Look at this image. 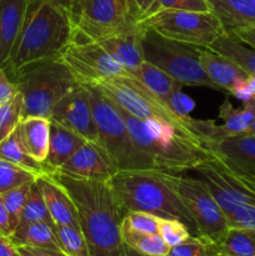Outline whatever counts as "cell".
<instances>
[{
  "label": "cell",
  "mask_w": 255,
  "mask_h": 256,
  "mask_svg": "<svg viewBox=\"0 0 255 256\" xmlns=\"http://www.w3.org/2000/svg\"><path fill=\"white\" fill-rule=\"evenodd\" d=\"M36 176L32 172L0 158V194L20 185L35 182Z\"/></svg>",
  "instance_id": "836d02e7"
},
{
  "label": "cell",
  "mask_w": 255,
  "mask_h": 256,
  "mask_svg": "<svg viewBox=\"0 0 255 256\" xmlns=\"http://www.w3.org/2000/svg\"><path fill=\"white\" fill-rule=\"evenodd\" d=\"M52 119L42 116H25L20 122L19 129L22 144L36 162L44 164L49 152Z\"/></svg>",
  "instance_id": "603a6c76"
},
{
  "label": "cell",
  "mask_w": 255,
  "mask_h": 256,
  "mask_svg": "<svg viewBox=\"0 0 255 256\" xmlns=\"http://www.w3.org/2000/svg\"><path fill=\"white\" fill-rule=\"evenodd\" d=\"M0 256H22L12 239L2 232H0Z\"/></svg>",
  "instance_id": "7bdbcfd3"
},
{
  "label": "cell",
  "mask_w": 255,
  "mask_h": 256,
  "mask_svg": "<svg viewBox=\"0 0 255 256\" xmlns=\"http://www.w3.org/2000/svg\"><path fill=\"white\" fill-rule=\"evenodd\" d=\"M200 62L209 79L220 92H230L242 102L255 95V78L250 76L229 58L212 49H202Z\"/></svg>",
  "instance_id": "5bb4252c"
},
{
  "label": "cell",
  "mask_w": 255,
  "mask_h": 256,
  "mask_svg": "<svg viewBox=\"0 0 255 256\" xmlns=\"http://www.w3.org/2000/svg\"><path fill=\"white\" fill-rule=\"evenodd\" d=\"M242 66L250 76L255 78V50L242 44L234 35L224 32L209 48Z\"/></svg>",
  "instance_id": "83f0119b"
},
{
  "label": "cell",
  "mask_w": 255,
  "mask_h": 256,
  "mask_svg": "<svg viewBox=\"0 0 255 256\" xmlns=\"http://www.w3.org/2000/svg\"><path fill=\"white\" fill-rule=\"evenodd\" d=\"M10 239L16 246L60 250L56 232H55V225L49 222H39L24 226H18Z\"/></svg>",
  "instance_id": "d4e9b609"
},
{
  "label": "cell",
  "mask_w": 255,
  "mask_h": 256,
  "mask_svg": "<svg viewBox=\"0 0 255 256\" xmlns=\"http://www.w3.org/2000/svg\"><path fill=\"white\" fill-rule=\"evenodd\" d=\"M18 249H19L22 256H36L28 246H18Z\"/></svg>",
  "instance_id": "f907efd6"
},
{
  "label": "cell",
  "mask_w": 255,
  "mask_h": 256,
  "mask_svg": "<svg viewBox=\"0 0 255 256\" xmlns=\"http://www.w3.org/2000/svg\"><path fill=\"white\" fill-rule=\"evenodd\" d=\"M118 170L102 142L86 140L58 172L78 179L109 182Z\"/></svg>",
  "instance_id": "2e32d148"
},
{
  "label": "cell",
  "mask_w": 255,
  "mask_h": 256,
  "mask_svg": "<svg viewBox=\"0 0 255 256\" xmlns=\"http://www.w3.org/2000/svg\"><path fill=\"white\" fill-rule=\"evenodd\" d=\"M210 12L222 22L224 32L232 34L255 28V0H206Z\"/></svg>",
  "instance_id": "ffe728a7"
},
{
  "label": "cell",
  "mask_w": 255,
  "mask_h": 256,
  "mask_svg": "<svg viewBox=\"0 0 255 256\" xmlns=\"http://www.w3.org/2000/svg\"><path fill=\"white\" fill-rule=\"evenodd\" d=\"M22 109L24 102L19 92L14 98L0 105V142L19 126L22 119Z\"/></svg>",
  "instance_id": "d6a6232c"
},
{
  "label": "cell",
  "mask_w": 255,
  "mask_h": 256,
  "mask_svg": "<svg viewBox=\"0 0 255 256\" xmlns=\"http://www.w3.org/2000/svg\"><path fill=\"white\" fill-rule=\"evenodd\" d=\"M159 235L168 246L172 248L180 244L192 236L189 228L178 219H159Z\"/></svg>",
  "instance_id": "74e56055"
},
{
  "label": "cell",
  "mask_w": 255,
  "mask_h": 256,
  "mask_svg": "<svg viewBox=\"0 0 255 256\" xmlns=\"http://www.w3.org/2000/svg\"><path fill=\"white\" fill-rule=\"evenodd\" d=\"M85 2H86V0H70L69 14H70V19H72L74 26H76L78 22H79L80 16H82V9H84Z\"/></svg>",
  "instance_id": "f6af8a7d"
},
{
  "label": "cell",
  "mask_w": 255,
  "mask_h": 256,
  "mask_svg": "<svg viewBox=\"0 0 255 256\" xmlns=\"http://www.w3.org/2000/svg\"><path fill=\"white\" fill-rule=\"evenodd\" d=\"M18 94L16 85L8 76L4 68L0 66V105L6 102Z\"/></svg>",
  "instance_id": "60d3db41"
},
{
  "label": "cell",
  "mask_w": 255,
  "mask_h": 256,
  "mask_svg": "<svg viewBox=\"0 0 255 256\" xmlns=\"http://www.w3.org/2000/svg\"><path fill=\"white\" fill-rule=\"evenodd\" d=\"M79 84H95L128 72L115 62L98 42H72L60 58Z\"/></svg>",
  "instance_id": "4fadbf2b"
},
{
  "label": "cell",
  "mask_w": 255,
  "mask_h": 256,
  "mask_svg": "<svg viewBox=\"0 0 255 256\" xmlns=\"http://www.w3.org/2000/svg\"><path fill=\"white\" fill-rule=\"evenodd\" d=\"M175 185L182 202L196 224L199 236L218 245L226 234L229 225L224 212L206 184L200 178L175 174Z\"/></svg>",
  "instance_id": "7c38bea8"
},
{
  "label": "cell",
  "mask_w": 255,
  "mask_h": 256,
  "mask_svg": "<svg viewBox=\"0 0 255 256\" xmlns=\"http://www.w3.org/2000/svg\"><path fill=\"white\" fill-rule=\"evenodd\" d=\"M98 42L115 62H119L126 70L128 74L145 62L142 49L140 25L136 29L112 35V36L99 40Z\"/></svg>",
  "instance_id": "d6986e66"
},
{
  "label": "cell",
  "mask_w": 255,
  "mask_h": 256,
  "mask_svg": "<svg viewBox=\"0 0 255 256\" xmlns=\"http://www.w3.org/2000/svg\"><path fill=\"white\" fill-rule=\"evenodd\" d=\"M124 256H152V255H144V254H140V252H135V250L130 249V248L125 246ZM164 256H168V255H164Z\"/></svg>",
  "instance_id": "681fc988"
},
{
  "label": "cell",
  "mask_w": 255,
  "mask_h": 256,
  "mask_svg": "<svg viewBox=\"0 0 255 256\" xmlns=\"http://www.w3.org/2000/svg\"><path fill=\"white\" fill-rule=\"evenodd\" d=\"M60 250L68 256H90L82 229L70 225H55Z\"/></svg>",
  "instance_id": "1f68e13d"
},
{
  "label": "cell",
  "mask_w": 255,
  "mask_h": 256,
  "mask_svg": "<svg viewBox=\"0 0 255 256\" xmlns=\"http://www.w3.org/2000/svg\"><path fill=\"white\" fill-rule=\"evenodd\" d=\"M109 184L125 212H145L162 219H178L199 236L196 224L182 202L175 174L158 169L118 170Z\"/></svg>",
  "instance_id": "3957f363"
},
{
  "label": "cell",
  "mask_w": 255,
  "mask_h": 256,
  "mask_svg": "<svg viewBox=\"0 0 255 256\" xmlns=\"http://www.w3.org/2000/svg\"><path fill=\"white\" fill-rule=\"evenodd\" d=\"M25 0H0V66L4 68L24 22Z\"/></svg>",
  "instance_id": "44dd1931"
},
{
  "label": "cell",
  "mask_w": 255,
  "mask_h": 256,
  "mask_svg": "<svg viewBox=\"0 0 255 256\" xmlns=\"http://www.w3.org/2000/svg\"><path fill=\"white\" fill-rule=\"evenodd\" d=\"M238 40L242 42V44L248 45L249 48L255 50V28H249V29H242L234 32L232 34Z\"/></svg>",
  "instance_id": "ee69618b"
},
{
  "label": "cell",
  "mask_w": 255,
  "mask_h": 256,
  "mask_svg": "<svg viewBox=\"0 0 255 256\" xmlns=\"http://www.w3.org/2000/svg\"><path fill=\"white\" fill-rule=\"evenodd\" d=\"M74 24L66 9L42 0L26 8L18 39L4 70L12 78L32 65L60 59L72 42Z\"/></svg>",
  "instance_id": "7a4b0ae2"
},
{
  "label": "cell",
  "mask_w": 255,
  "mask_h": 256,
  "mask_svg": "<svg viewBox=\"0 0 255 256\" xmlns=\"http://www.w3.org/2000/svg\"><path fill=\"white\" fill-rule=\"evenodd\" d=\"M162 10H190V12H210L206 0H154L148 12L140 18L150 16Z\"/></svg>",
  "instance_id": "8d00e7d4"
},
{
  "label": "cell",
  "mask_w": 255,
  "mask_h": 256,
  "mask_svg": "<svg viewBox=\"0 0 255 256\" xmlns=\"http://www.w3.org/2000/svg\"><path fill=\"white\" fill-rule=\"evenodd\" d=\"M42 2V0H25V4H26V8L32 6V5L36 4V2ZM49 2H54V4L59 5V6L64 8V9H66L68 12H69V5H70V0H49Z\"/></svg>",
  "instance_id": "c3c4849f"
},
{
  "label": "cell",
  "mask_w": 255,
  "mask_h": 256,
  "mask_svg": "<svg viewBox=\"0 0 255 256\" xmlns=\"http://www.w3.org/2000/svg\"><path fill=\"white\" fill-rule=\"evenodd\" d=\"M216 249L220 256H255V230L229 228Z\"/></svg>",
  "instance_id": "f546056e"
},
{
  "label": "cell",
  "mask_w": 255,
  "mask_h": 256,
  "mask_svg": "<svg viewBox=\"0 0 255 256\" xmlns=\"http://www.w3.org/2000/svg\"><path fill=\"white\" fill-rule=\"evenodd\" d=\"M142 49L145 62L164 70L182 85L218 90L202 69L200 48L168 39L154 30L142 28Z\"/></svg>",
  "instance_id": "ba28073f"
},
{
  "label": "cell",
  "mask_w": 255,
  "mask_h": 256,
  "mask_svg": "<svg viewBox=\"0 0 255 256\" xmlns=\"http://www.w3.org/2000/svg\"><path fill=\"white\" fill-rule=\"evenodd\" d=\"M52 175L69 192L76 206L90 256H124L122 222L126 212L109 182L78 179L59 172Z\"/></svg>",
  "instance_id": "6da1fadb"
},
{
  "label": "cell",
  "mask_w": 255,
  "mask_h": 256,
  "mask_svg": "<svg viewBox=\"0 0 255 256\" xmlns=\"http://www.w3.org/2000/svg\"><path fill=\"white\" fill-rule=\"evenodd\" d=\"M35 182L42 192L54 224L80 228L76 206L69 192L58 182L56 178L52 174H44L38 176Z\"/></svg>",
  "instance_id": "e0dca14e"
},
{
  "label": "cell",
  "mask_w": 255,
  "mask_h": 256,
  "mask_svg": "<svg viewBox=\"0 0 255 256\" xmlns=\"http://www.w3.org/2000/svg\"><path fill=\"white\" fill-rule=\"evenodd\" d=\"M122 239L125 246L144 255L164 256L170 249L159 234L139 232L125 222H122Z\"/></svg>",
  "instance_id": "f1b7e54d"
},
{
  "label": "cell",
  "mask_w": 255,
  "mask_h": 256,
  "mask_svg": "<svg viewBox=\"0 0 255 256\" xmlns=\"http://www.w3.org/2000/svg\"><path fill=\"white\" fill-rule=\"evenodd\" d=\"M89 94L98 136L119 170L154 169L132 142L119 108L94 84H82Z\"/></svg>",
  "instance_id": "52a82bcc"
},
{
  "label": "cell",
  "mask_w": 255,
  "mask_h": 256,
  "mask_svg": "<svg viewBox=\"0 0 255 256\" xmlns=\"http://www.w3.org/2000/svg\"><path fill=\"white\" fill-rule=\"evenodd\" d=\"M226 216L239 205H255V188L250 176L215 155L194 169Z\"/></svg>",
  "instance_id": "8fae6325"
},
{
  "label": "cell",
  "mask_w": 255,
  "mask_h": 256,
  "mask_svg": "<svg viewBox=\"0 0 255 256\" xmlns=\"http://www.w3.org/2000/svg\"><path fill=\"white\" fill-rule=\"evenodd\" d=\"M254 98H255V95H254ZM244 134H254L255 135V119H254V122H252V126H250V129L248 130L246 132H244Z\"/></svg>",
  "instance_id": "816d5d0a"
},
{
  "label": "cell",
  "mask_w": 255,
  "mask_h": 256,
  "mask_svg": "<svg viewBox=\"0 0 255 256\" xmlns=\"http://www.w3.org/2000/svg\"><path fill=\"white\" fill-rule=\"evenodd\" d=\"M159 219L160 218L145 212H126L122 222L139 232L159 234Z\"/></svg>",
  "instance_id": "f35d334b"
},
{
  "label": "cell",
  "mask_w": 255,
  "mask_h": 256,
  "mask_svg": "<svg viewBox=\"0 0 255 256\" xmlns=\"http://www.w3.org/2000/svg\"><path fill=\"white\" fill-rule=\"evenodd\" d=\"M49 222V224L55 225L52 219V215H50L49 210H48L46 204H45L44 198H42V192H40L36 182H34V184H32V190H30L29 196H28L26 202H25L24 205V209H22V214H20V219H19V224H18V226H24V225L32 224V222Z\"/></svg>",
  "instance_id": "4dcf8cb0"
},
{
  "label": "cell",
  "mask_w": 255,
  "mask_h": 256,
  "mask_svg": "<svg viewBox=\"0 0 255 256\" xmlns=\"http://www.w3.org/2000/svg\"><path fill=\"white\" fill-rule=\"evenodd\" d=\"M142 28L154 30L162 36L184 44L209 49L224 28L212 12L162 10L139 20Z\"/></svg>",
  "instance_id": "9c48e42d"
},
{
  "label": "cell",
  "mask_w": 255,
  "mask_h": 256,
  "mask_svg": "<svg viewBox=\"0 0 255 256\" xmlns=\"http://www.w3.org/2000/svg\"><path fill=\"white\" fill-rule=\"evenodd\" d=\"M0 158L32 172L35 176H40L44 174H52L46 165L36 162L32 155L28 152L22 144L19 129H15L4 142H0Z\"/></svg>",
  "instance_id": "4316f807"
},
{
  "label": "cell",
  "mask_w": 255,
  "mask_h": 256,
  "mask_svg": "<svg viewBox=\"0 0 255 256\" xmlns=\"http://www.w3.org/2000/svg\"><path fill=\"white\" fill-rule=\"evenodd\" d=\"M219 118L222 120V125H220L222 136L244 134L255 119V98L242 102V109L232 106L226 98L219 108Z\"/></svg>",
  "instance_id": "484cf974"
},
{
  "label": "cell",
  "mask_w": 255,
  "mask_h": 256,
  "mask_svg": "<svg viewBox=\"0 0 255 256\" xmlns=\"http://www.w3.org/2000/svg\"><path fill=\"white\" fill-rule=\"evenodd\" d=\"M206 146L235 169L245 174L255 172L254 134L226 135L206 142Z\"/></svg>",
  "instance_id": "ac0fdd59"
},
{
  "label": "cell",
  "mask_w": 255,
  "mask_h": 256,
  "mask_svg": "<svg viewBox=\"0 0 255 256\" xmlns=\"http://www.w3.org/2000/svg\"><path fill=\"white\" fill-rule=\"evenodd\" d=\"M168 105L175 114L180 115L182 118L190 116V112L194 110L195 102L192 98L182 92V89L172 92V96L168 100Z\"/></svg>",
  "instance_id": "ab89813d"
},
{
  "label": "cell",
  "mask_w": 255,
  "mask_h": 256,
  "mask_svg": "<svg viewBox=\"0 0 255 256\" xmlns=\"http://www.w3.org/2000/svg\"><path fill=\"white\" fill-rule=\"evenodd\" d=\"M132 0H86L72 42H99L139 26Z\"/></svg>",
  "instance_id": "30bf717a"
},
{
  "label": "cell",
  "mask_w": 255,
  "mask_h": 256,
  "mask_svg": "<svg viewBox=\"0 0 255 256\" xmlns=\"http://www.w3.org/2000/svg\"><path fill=\"white\" fill-rule=\"evenodd\" d=\"M24 102L22 118L52 116L55 105L79 82L60 59L32 65L10 78Z\"/></svg>",
  "instance_id": "8992f818"
},
{
  "label": "cell",
  "mask_w": 255,
  "mask_h": 256,
  "mask_svg": "<svg viewBox=\"0 0 255 256\" xmlns=\"http://www.w3.org/2000/svg\"><path fill=\"white\" fill-rule=\"evenodd\" d=\"M29 248V246H28ZM36 256H68L62 250H49V249H38V248H29Z\"/></svg>",
  "instance_id": "7dc6e473"
},
{
  "label": "cell",
  "mask_w": 255,
  "mask_h": 256,
  "mask_svg": "<svg viewBox=\"0 0 255 256\" xmlns=\"http://www.w3.org/2000/svg\"><path fill=\"white\" fill-rule=\"evenodd\" d=\"M215 256H220V255H215Z\"/></svg>",
  "instance_id": "db71d44e"
},
{
  "label": "cell",
  "mask_w": 255,
  "mask_h": 256,
  "mask_svg": "<svg viewBox=\"0 0 255 256\" xmlns=\"http://www.w3.org/2000/svg\"><path fill=\"white\" fill-rule=\"evenodd\" d=\"M218 254L216 245L202 236L192 235L180 244L172 246L168 256H215Z\"/></svg>",
  "instance_id": "e575fe53"
},
{
  "label": "cell",
  "mask_w": 255,
  "mask_h": 256,
  "mask_svg": "<svg viewBox=\"0 0 255 256\" xmlns=\"http://www.w3.org/2000/svg\"><path fill=\"white\" fill-rule=\"evenodd\" d=\"M132 4L135 5V8H136L138 12H139V19H140V18L148 12V9L152 6L154 0H132Z\"/></svg>",
  "instance_id": "bcb514c9"
},
{
  "label": "cell",
  "mask_w": 255,
  "mask_h": 256,
  "mask_svg": "<svg viewBox=\"0 0 255 256\" xmlns=\"http://www.w3.org/2000/svg\"><path fill=\"white\" fill-rule=\"evenodd\" d=\"M32 184H34V182L20 185V186L14 188V189L8 190V192L0 194L2 195V202H4L10 218H12V222L14 224L15 229H16L18 224H19L20 214H22V209H24V205L26 202L28 196H29Z\"/></svg>",
  "instance_id": "d590c367"
},
{
  "label": "cell",
  "mask_w": 255,
  "mask_h": 256,
  "mask_svg": "<svg viewBox=\"0 0 255 256\" xmlns=\"http://www.w3.org/2000/svg\"><path fill=\"white\" fill-rule=\"evenodd\" d=\"M85 142L86 139L74 130L52 120L49 152L44 162L49 172H58Z\"/></svg>",
  "instance_id": "7402d4cb"
},
{
  "label": "cell",
  "mask_w": 255,
  "mask_h": 256,
  "mask_svg": "<svg viewBox=\"0 0 255 256\" xmlns=\"http://www.w3.org/2000/svg\"><path fill=\"white\" fill-rule=\"evenodd\" d=\"M128 75L139 80L150 92H154L156 96L164 100L165 102H168V100L172 96V92L184 86L182 82H179L174 78L170 76L164 70L159 69L158 66H155V65L150 64L148 62H142L140 66H138L136 69L130 72Z\"/></svg>",
  "instance_id": "cb8c5ba5"
},
{
  "label": "cell",
  "mask_w": 255,
  "mask_h": 256,
  "mask_svg": "<svg viewBox=\"0 0 255 256\" xmlns=\"http://www.w3.org/2000/svg\"><path fill=\"white\" fill-rule=\"evenodd\" d=\"M250 176V180H252V185H254V188H255V172H252V174H248Z\"/></svg>",
  "instance_id": "f5cc1de1"
},
{
  "label": "cell",
  "mask_w": 255,
  "mask_h": 256,
  "mask_svg": "<svg viewBox=\"0 0 255 256\" xmlns=\"http://www.w3.org/2000/svg\"><path fill=\"white\" fill-rule=\"evenodd\" d=\"M50 119L74 130L84 139L99 142L86 88L78 84L54 106Z\"/></svg>",
  "instance_id": "9a60e30c"
},
{
  "label": "cell",
  "mask_w": 255,
  "mask_h": 256,
  "mask_svg": "<svg viewBox=\"0 0 255 256\" xmlns=\"http://www.w3.org/2000/svg\"><path fill=\"white\" fill-rule=\"evenodd\" d=\"M15 232V226L12 222L9 212H8L6 208H5L4 202H2V195H0V232L6 236H12V232Z\"/></svg>",
  "instance_id": "b9f144b4"
},
{
  "label": "cell",
  "mask_w": 255,
  "mask_h": 256,
  "mask_svg": "<svg viewBox=\"0 0 255 256\" xmlns=\"http://www.w3.org/2000/svg\"><path fill=\"white\" fill-rule=\"evenodd\" d=\"M118 108L132 142L150 160L154 169L182 174L215 156L204 142L185 136L172 128L138 119L119 105Z\"/></svg>",
  "instance_id": "5b68a950"
},
{
  "label": "cell",
  "mask_w": 255,
  "mask_h": 256,
  "mask_svg": "<svg viewBox=\"0 0 255 256\" xmlns=\"http://www.w3.org/2000/svg\"><path fill=\"white\" fill-rule=\"evenodd\" d=\"M94 85L115 104L138 119L172 128L180 134L204 144L222 138V129L214 120H196L192 116L182 118L175 114L168 102L130 75L110 78Z\"/></svg>",
  "instance_id": "277c9868"
}]
</instances>
